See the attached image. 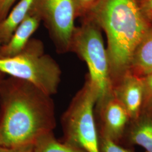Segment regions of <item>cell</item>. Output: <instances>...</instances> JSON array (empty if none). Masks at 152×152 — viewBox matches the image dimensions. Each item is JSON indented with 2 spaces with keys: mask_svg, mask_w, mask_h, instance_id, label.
Wrapping results in <instances>:
<instances>
[{
  "mask_svg": "<svg viewBox=\"0 0 152 152\" xmlns=\"http://www.w3.org/2000/svg\"><path fill=\"white\" fill-rule=\"evenodd\" d=\"M0 71L29 82L50 96L58 92L61 76L58 63L45 53L44 43L36 38H31L18 54L0 58Z\"/></svg>",
  "mask_w": 152,
  "mask_h": 152,
  "instance_id": "cell-3",
  "label": "cell"
},
{
  "mask_svg": "<svg viewBox=\"0 0 152 152\" xmlns=\"http://www.w3.org/2000/svg\"><path fill=\"white\" fill-rule=\"evenodd\" d=\"M142 78L144 85V95L142 110L152 111V72Z\"/></svg>",
  "mask_w": 152,
  "mask_h": 152,
  "instance_id": "cell-15",
  "label": "cell"
},
{
  "mask_svg": "<svg viewBox=\"0 0 152 152\" xmlns=\"http://www.w3.org/2000/svg\"><path fill=\"white\" fill-rule=\"evenodd\" d=\"M4 77H5V74L0 71V84H1V82L2 81V80L5 78Z\"/></svg>",
  "mask_w": 152,
  "mask_h": 152,
  "instance_id": "cell-21",
  "label": "cell"
},
{
  "mask_svg": "<svg viewBox=\"0 0 152 152\" xmlns=\"http://www.w3.org/2000/svg\"><path fill=\"white\" fill-rule=\"evenodd\" d=\"M95 117L99 134L120 144L125 140L130 118L112 91L96 102Z\"/></svg>",
  "mask_w": 152,
  "mask_h": 152,
  "instance_id": "cell-7",
  "label": "cell"
},
{
  "mask_svg": "<svg viewBox=\"0 0 152 152\" xmlns=\"http://www.w3.org/2000/svg\"><path fill=\"white\" fill-rule=\"evenodd\" d=\"M76 17L83 18L99 0H73Z\"/></svg>",
  "mask_w": 152,
  "mask_h": 152,
  "instance_id": "cell-16",
  "label": "cell"
},
{
  "mask_svg": "<svg viewBox=\"0 0 152 152\" xmlns=\"http://www.w3.org/2000/svg\"><path fill=\"white\" fill-rule=\"evenodd\" d=\"M142 15L148 22H152V0H142L139 3Z\"/></svg>",
  "mask_w": 152,
  "mask_h": 152,
  "instance_id": "cell-17",
  "label": "cell"
},
{
  "mask_svg": "<svg viewBox=\"0 0 152 152\" xmlns=\"http://www.w3.org/2000/svg\"><path fill=\"white\" fill-rule=\"evenodd\" d=\"M16 152H33L32 144H29L16 149Z\"/></svg>",
  "mask_w": 152,
  "mask_h": 152,
  "instance_id": "cell-19",
  "label": "cell"
},
{
  "mask_svg": "<svg viewBox=\"0 0 152 152\" xmlns=\"http://www.w3.org/2000/svg\"><path fill=\"white\" fill-rule=\"evenodd\" d=\"M112 91L125 108L130 121L137 118L141 113L144 101L142 78L127 70L112 82Z\"/></svg>",
  "mask_w": 152,
  "mask_h": 152,
  "instance_id": "cell-8",
  "label": "cell"
},
{
  "mask_svg": "<svg viewBox=\"0 0 152 152\" xmlns=\"http://www.w3.org/2000/svg\"><path fill=\"white\" fill-rule=\"evenodd\" d=\"M106 34L112 83L129 69L134 53L151 28L137 0H99L87 14Z\"/></svg>",
  "mask_w": 152,
  "mask_h": 152,
  "instance_id": "cell-2",
  "label": "cell"
},
{
  "mask_svg": "<svg viewBox=\"0 0 152 152\" xmlns=\"http://www.w3.org/2000/svg\"><path fill=\"white\" fill-rule=\"evenodd\" d=\"M137 76L144 77L152 72V28H151L132 55L129 69Z\"/></svg>",
  "mask_w": 152,
  "mask_h": 152,
  "instance_id": "cell-11",
  "label": "cell"
},
{
  "mask_svg": "<svg viewBox=\"0 0 152 152\" xmlns=\"http://www.w3.org/2000/svg\"><path fill=\"white\" fill-rule=\"evenodd\" d=\"M33 0H20L0 22V45L7 44L31 9Z\"/></svg>",
  "mask_w": 152,
  "mask_h": 152,
  "instance_id": "cell-12",
  "label": "cell"
},
{
  "mask_svg": "<svg viewBox=\"0 0 152 152\" xmlns=\"http://www.w3.org/2000/svg\"><path fill=\"white\" fill-rule=\"evenodd\" d=\"M30 11L44 22L57 53L69 52L71 39L76 27L74 1L33 0Z\"/></svg>",
  "mask_w": 152,
  "mask_h": 152,
  "instance_id": "cell-6",
  "label": "cell"
},
{
  "mask_svg": "<svg viewBox=\"0 0 152 152\" xmlns=\"http://www.w3.org/2000/svg\"><path fill=\"white\" fill-rule=\"evenodd\" d=\"M16 149L0 146V152H16Z\"/></svg>",
  "mask_w": 152,
  "mask_h": 152,
  "instance_id": "cell-20",
  "label": "cell"
},
{
  "mask_svg": "<svg viewBox=\"0 0 152 152\" xmlns=\"http://www.w3.org/2000/svg\"><path fill=\"white\" fill-rule=\"evenodd\" d=\"M41 20L37 15L29 11L18 27L7 44L0 45V58H10L20 53L38 28Z\"/></svg>",
  "mask_w": 152,
  "mask_h": 152,
  "instance_id": "cell-9",
  "label": "cell"
},
{
  "mask_svg": "<svg viewBox=\"0 0 152 152\" xmlns=\"http://www.w3.org/2000/svg\"><path fill=\"white\" fill-rule=\"evenodd\" d=\"M142 0H137V1L138 2V3H139V2H140L141 1H142Z\"/></svg>",
  "mask_w": 152,
  "mask_h": 152,
  "instance_id": "cell-22",
  "label": "cell"
},
{
  "mask_svg": "<svg viewBox=\"0 0 152 152\" xmlns=\"http://www.w3.org/2000/svg\"><path fill=\"white\" fill-rule=\"evenodd\" d=\"M56 126L51 96L13 77L0 84V146L18 149L33 144Z\"/></svg>",
  "mask_w": 152,
  "mask_h": 152,
  "instance_id": "cell-1",
  "label": "cell"
},
{
  "mask_svg": "<svg viewBox=\"0 0 152 152\" xmlns=\"http://www.w3.org/2000/svg\"><path fill=\"white\" fill-rule=\"evenodd\" d=\"M101 30L91 19L82 18L81 26L75 28L69 47V52L86 63L87 77L98 93V100L112 92L108 57Z\"/></svg>",
  "mask_w": 152,
  "mask_h": 152,
  "instance_id": "cell-4",
  "label": "cell"
},
{
  "mask_svg": "<svg viewBox=\"0 0 152 152\" xmlns=\"http://www.w3.org/2000/svg\"><path fill=\"white\" fill-rule=\"evenodd\" d=\"M99 148L100 152H134L133 150L122 147L120 144L100 134H99Z\"/></svg>",
  "mask_w": 152,
  "mask_h": 152,
  "instance_id": "cell-14",
  "label": "cell"
},
{
  "mask_svg": "<svg viewBox=\"0 0 152 152\" xmlns=\"http://www.w3.org/2000/svg\"><path fill=\"white\" fill-rule=\"evenodd\" d=\"M33 152H86L65 141H59L53 131L40 136L32 144Z\"/></svg>",
  "mask_w": 152,
  "mask_h": 152,
  "instance_id": "cell-13",
  "label": "cell"
},
{
  "mask_svg": "<svg viewBox=\"0 0 152 152\" xmlns=\"http://www.w3.org/2000/svg\"><path fill=\"white\" fill-rule=\"evenodd\" d=\"M98 94L88 78L63 113L61 123L65 141L86 152H100L95 117Z\"/></svg>",
  "mask_w": 152,
  "mask_h": 152,
  "instance_id": "cell-5",
  "label": "cell"
},
{
  "mask_svg": "<svg viewBox=\"0 0 152 152\" xmlns=\"http://www.w3.org/2000/svg\"><path fill=\"white\" fill-rule=\"evenodd\" d=\"M17 0H0V22H2L11 10Z\"/></svg>",
  "mask_w": 152,
  "mask_h": 152,
  "instance_id": "cell-18",
  "label": "cell"
},
{
  "mask_svg": "<svg viewBox=\"0 0 152 152\" xmlns=\"http://www.w3.org/2000/svg\"><path fill=\"white\" fill-rule=\"evenodd\" d=\"M130 144L144 148L152 152V111L142 110L139 117L130 121L125 134Z\"/></svg>",
  "mask_w": 152,
  "mask_h": 152,
  "instance_id": "cell-10",
  "label": "cell"
}]
</instances>
